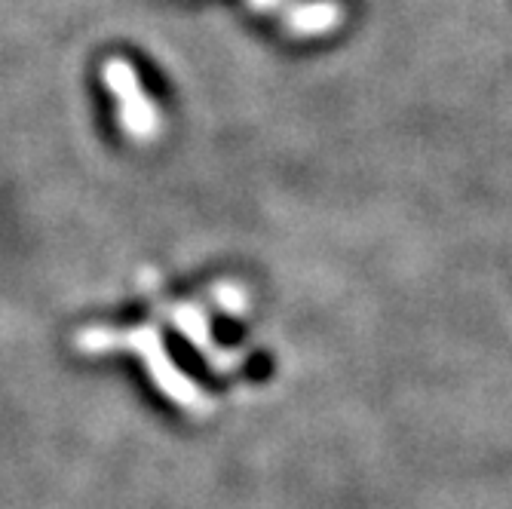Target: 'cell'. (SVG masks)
<instances>
[{
    "label": "cell",
    "mask_w": 512,
    "mask_h": 509,
    "mask_svg": "<svg viewBox=\"0 0 512 509\" xmlns=\"http://www.w3.org/2000/svg\"><path fill=\"white\" fill-rule=\"evenodd\" d=\"M344 22V7L338 0H304L283 13V28L292 37H319Z\"/></svg>",
    "instance_id": "cell-4"
},
{
    "label": "cell",
    "mask_w": 512,
    "mask_h": 509,
    "mask_svg": "<svg viewBox=\"0 0 512 509\" xmlns=\"http://www.w3.org/2000/svg\"><path fill=\"white\" fill-rule=\"evenodd\" d=\"M77 347L89 356H105V353H114V350H129L132 356L142 359L148 378L154 381V387L169 396L178 408L191 411V414H209L215 408V402L209 399V393L191 381L188 375L181 372V368L172 362L160 332L154 326H132L126 332H117V329H105V326H96V329H83L77 335Z\"/></svg>",
    "instance_id": "cell-1"
},
{
    "label": "cell",
    "mask_w": 512,
    "mask_h": 509,
    "mask_svg": "<svg viewBox=\"0 0 512 509\" xmlns=\"http://www.w3.org/2000/svg\"><path fill=\"white\" fill-rule=\"evenodd\" d=\"M102 80L117 105V123L129 142L151 145L163 129V117L157 102L145 92L142 80H138L135 68L126 59H108L102 68Z\"/></svg>",
    "instance_id": "cell-2"
},
{
    "label": "cell",
    "mask_w": 512,
    "mask_h": 509,
    "mask_svg": "<svg viewBox=\"0 0 512 509\" xmlns=\"http://www.w3.org/2000/svg\"><path fill=\"white\" fill-rule=\"evenodd\" d=\"M249 4H252L258 13H270L273 7H279V0H249Z\"/></svg>",
    "instance_id": "cell-6"
},
{
    "label": "cell",
    "mask_w": 512,
    "mask_h": 509,
    "mask_svg": "<svg viewBox=\"0 0 512 509\" xmlns=\"http://www.w3.org/2000/svg\"><path fill=\"white\" fill-rule=\"evenodd\" d=\"M157 310L172 322L175 332H178L184 341L197 347V353H200L212 368H218V372H230V368L243 365L246 356H243L240 350L221 347V344L215 341V335H212V329H209V316L203 313L200 304H191V301H172V304H166V301H160Z\"/></svg>",
    "instance_id": "cell-3"
},
{
    "label": "cell",
    "mask_w": 512,
    "mask_h": 509,
    "mask_svg": "<svg viewBox=\"0 0 512 509\" xmlns=\"http://www.w3.org/2000/svg\"><path fill=\"white\" fill-rule=\"evenodd\" d=\"M212 301H215L224 313H230V316H240V313L249 310V295H246V289L237 286V283H218V286L212 289Z\"/></svg>",
    "instance_id": "cell-5"
}]
</instances>
